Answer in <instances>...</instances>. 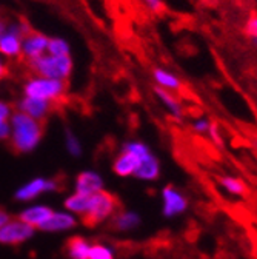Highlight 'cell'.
I'll list each match as a JSON object with an SVG mask.
<instances>
[{"label":"cell","mask_w":257,"mask_h":259,"mask_svg":"<svg viewBox=\"0 0 257 259\" xmlns=\"http://www.w3.org/2000/svg\"><path fill=\"white\" fill-rule=\"evenodd\" d=\"M139 162L140 159L133 151L123 148L122 153L116 157L113 168L119 176H130V175H134V171L137 170Z\"/></svg>","instance_id":"11"},{"label":"cell","mask_w":257,"mask_h":259,"mask_svg":"<svg viewBox=\"0 0 257 259\" xmlns=\"http://www.w3.org/2000/svg\"><path fill=\"white\" fill-rule=\"evenodd\" d=\"M63 184H65V179H63L62 176H56L53 179L39 178V179L28 182L22 188H19L16 191V199H19V201H31V199H34L36 196H39V194H42V193L62 190L63 187H65Z\"/></svg>","instance_id":"7"},{"label":"cell","mask_w":257,"mask_h":259,"mask_svg":"<svg viewBox=\"0 0 257 259\" xmlns=\"http://www.w3.org/2000/svg\"><path fill=\"white\" fill-rule=\"evenodd\" d=\"M8 74V65H7V60L0 56V80H2L5 76Z\"/></svg>","instance_id":"29"},{"label":"cell","mask_w":257,"mask_h":259,"mask_svg":"<svg viewBox=\"0 0 257 259\" xmlns=\"http://www.w3.org/2000/svg\"><path fill=\"white\" fill-rule=\"evenodd\" d=\"M11 218H10V214L5 211V210H2V208H0V227H2V225H5L8 221H10Z\"/></svg>","instance_id":"30"},{"label":"cell","mask_w":257,"mask_h":259,"mask_svg":"<svg viewBox=\"0 0 257 259\" xmlns=\"http://www.w3.org/2000/svg\"><path fill=\"white\" fill-rule=\"evenodd\" d=\"M14 113V108L10 102L0 99V141H8L11 133V116Z\"/></svg>","instance_id":"19"},{"label":"cell","mask_w":257,"mask_h":259,"mask_svg":"<svg viewBox=\"0 0 257 259\" xmlns=\"http://www.w3.org/2000/svg\"><path fill=\"white\" fill-rule=\"evenodd\" d=\"M31 28L20 20H4L0 26V56L7 62L22 59L23 37Z\"/></svg>","instance_id":"5"},{"label":"cell","mask_w":257,"mask_h":259,"mask_svg":"<svg viewBox=\"0 0 257 259\" xmlns=\"http://www.w3.org/2000/svg\"><path fill=\"white\" fill-rule=\"evenodd\" d=\"M76 219L67 213H53L39 229L43 232H60V230H70L76 227Z\"/></svg>","instance_id":"14"},{"label":"cell","mask_w":257,"mask_h":259,"mask_svg":"<svg viewBox=\"0 0 257 259\" xmlns=\"http://www.w3.org/2000/svg\"><path fill=\"white\" fill-rule=\"evenodd\" d=\"M154 93H156V96L159 97V99L164 102V105L170 110V113L174 117H180L183 114L182 105H180L177 97L174 96V93H170V91L162 90V88H159V87H154Z\"/></svg>","instance_id":"20"},{"label":"cell","mask_w":257,"mask_h":259,"mask_svg":"<svg viewBox=\"0 0 257 259\" xmlns=\"http://www.w3.org/2000/svg\"><path fill=\"white\" fill-rule=\"evenodd\" d=\"M2 23H4V17H2V14H0V26H2Z\"/></svg>","instance_id":"31"},{"label":"cell","mask_w":257,"mask_h":259,"mask_svg":"<svg viewBox=\"0 0 257 259\" xmlns=\"http://www.w3.org/2000/svg\"><path fill=\"white\" fill-rule=\"evenodd\" d=\"M139 216L131 211H119L111 218V229L114 232H128L139 225Z\"/></svg>","instance_id":"16"},{"label":"cell","mask_w":257,"mask_h":259,"mask_svg":"<svg viewBox=\"0 0 257 259\" xmlns=\"http://www.w3.org/2000/svg\"><path fill=\"white\" fill-rule=\"evenodd\" d=\"M67 148H68L70 153L74 154V156H79L80 151H82V147H80V144H79V139L70 132V130L67 132Z\"/></svg>","instance_id":"25"},{"label":"cell","mask_w":257,"mask_h":259,"mask_svg":"<svg viewBox=\"0 0 257 259\" xmlns=\"http://www.w3.org/2000/svg\"><path fill=\"white\" fill-rule=\"evenodd\" d=\"M126 150L133 151L139 159V167L134 171V175L140 179H146V181H152L159 176V162L157 159L152 156V153L149 151V148L146 145H143L142 142L133 141V142H126L125 147Z\"/></svg>","instance_id":"6"},{"label":"cell","mask_w":257,"mask_h":259,"mask_svg":"<svg viewBox=\"0 0 257 259\" xmlns=\"http://www.w3.org/2000/svg\"><path fill=\"white\" fill-rule=\"evenodd\" d=\"M56 108V104L48 102V101H42V99H34V97H26L22 96L20 99L16 104V110L33 117L36 120L43 122Z\"/></svg>","instance_id":"10"},{"label":"cell","mask_w":257,"mask_h":259,"mask_svg":"<svg viewBox=\"0 0 257 259\" xmlns=\"http://www.w3.org/2000/svg\"><path fill=\"white\" fill-rule=\"evenodd\" d=\"M186 208V199L182 194L173 188L165 187L164 190V213L165 216H174L177 213H182Z\"/></svg>","instance_id":"13"},{"label":"cell","mask_w":257,"mask_h":259,"mask_svg":"<svg viewBox=\"0 0 257 259\" xmlns=\"http://www.w3.org/2000/svg\"><path fill=\"white\" fill-rule=\"evenodd\" d=\"M26 67L34 76L68 82L74 71V60L73 56H54L46 53L34 60L26 62Z\"/></svg>","instance_id":"2"},{"label":"cell","mask_w":257,"mask_h":259,"mask_svg":"<svg viewBox=\"0 0 257 259\" xmlns=\"http://www.w3.org/2000/svg\"><path fill=\"white\" fill-rule=\"evenodd\" d=\"M88 259H114L113 251L102 244H94L89 248V257Z\"/></svg>","instance_id":"23"},{"label":"cell","mask_w":257,"mask_h":259,"mask_svg":"<svg viewBox=\"0 0 257 259\" xmlns=\"http://www.w3.org/2000/svg\"><path fill=\"white\" fill-rule=\"evenodd\" d=\"M89 201H91V194H80V193H76L73 194L71 198H68L65 201V207L80 216H83L89 207Z\"/></svg>","instance_id":"21"},{"label":"cell","mask_w":257,"mask_h":259,"mask_svg":"<svg viewBox=\"0 0 257 259\" xmlns=\"http://www.w3.org/2000/svg\"><path fill=\"white\" fill-rule=\"evenodd\" d=\"M34 235V227L25 224L23 221L10 219L5 225L0 227V242L7 245H19Z\"/></svg>","instance_id":"8"},{"label":"cell","mask_w":257,"mask_h":259,"mask_svg":"<svg viewBox=\"0 0 257 259\" xmlns=\"http://www.w3.org/2000/svg\"><path fill=\"white\" fill-rule=\"evenodd\" d=\"M48 42H49V36L39 31L29 29L28 34L23 37V44H22V59L25 60V63L46 54Z\"/></svg>","instance_id":"9"},{"label":"cell","mask_w":257,"mask_h":259,"mask_svg":"<svg viewBox=\"0 0 257 259\" xmlns=\"http://www.w3.org/2000/svg\"><path fill=\"white\" fill-rule=\"evenodd\" d=\"M210 122H207V120H197L196 123H194V128L197 130V132H200V133H205V132H208L210 130Z\"/></svg>","instance_id":"28"},{"label":"cell","mask_w":257,"mask_h":259,"mask_svg":"<svg viewBox=\"0 0 257 259\" xmlns=\"http://www.w3.org/2000/svg\"><path fill=\"white\" fill-rule=\"evenodd\" d=\"M102 178L91 171H83L77 176L76 181V190L80 194H94L102 190Z\"/></svg>","instance_id":"15"},{"label":"cell","mask_w":257,"mask_h":259,"mask_svg":"<svg viewBox=\"0 0 257 259\" xmlns=\"http://www.w3.org/2000/svg\"><path fill=\"white\" fill-rule=\"evenodd\" d=\"M152 79L156 82V87L167 90L170 93H177L182 90L180 79L173 71H170L164 67H157L152 70Z\"/></svg>","instance_id":"12"},{"label":"cell","mask_w":257,"mask_h":259,"mask_svg":"<svg viewBox=\"0 0 257 259\" xmlns=\"http://www.w3.org/2000/svg\"><path fill=\"white\" fill-rule=\"evenodd\" d=\"M46 53L54 56H71V45L65 37H49Z\"/></svg>","instance_id":"22"},{"label":"cell","mask_w":257,"mask_h":259,"mask_svg":"<svg viewBox=\"0 0 257 259\" xmlns=\"http://www.w3.org/2000/svg\"><path fill=\"white\" fill-rule=\"evenodd\" d=\"M122 210V204L116 194L110 191H97L91 194V201L86 213L82 218V222L86 227H95L105 222L108 218H113Z\"/></svg>","instance_id":"4"},{"label":"cell","mask_w":257,"mask_h":259,"mask_svg":"<svg viewBox=\"0 0 257 259\" xmlns=\"http://www.w3.org/2000/svg\"><path fill=\"white\" fill-rule=\"evenodd\" d=\"M51 214H53V210L48 208V207H33V208L25 210V211L19 216V219L23 221L25 224L31 225V227H37V229H39V227H40Z\"/></svg>","instance_id":"18"},{"label":"cell","mask_w":257,"mask_h":259,"mask_svg":"<svg viewBox=\"0 0 257 259\" xmlns=\"http://www.w3.org/2000/svg\"><path fill=\"white\" fill-rule=\"evenodd\" d=\"M142 4L146 7L148 11H151L154 14H160V13H164V10H165L164 0H142Z\"/></svg>","instance_id":"26"},{"label":"cell","mask_w":257,"mask_h":259,"mask_svg":"<svg viewBox=\"0 0 257 259\" xmlns=\"http://www.w3.org/2000/svg\"><path fill=\"white\" fill-rule=\"evenodd\" d=\"M246 32L251 39H254L257 42V16L255 14H252L249 17V20L246 23Z\"/></svg>","instance_id":"27"},{"label":"cell","mask_w":257,"mask_h":259,"mask_svg":"<svg viewBox=\"0 0 257 259\" xmlns=\"http://www.w3.org/2000/svg\"><path fill=\"white\" fill-rule=\"evenodd\" d=\"M89 248H91V244L85 238H80V236H73L65 244V250L71 259H88Z\"/></svg>","instance_id":"17"},{"label":"cell","mask_w":257,"mask_h":259,"mask_svg":"<svg viewBox=\"0 0 257 259\" xmlns=\"http://www.w3.org/2000/svg\"><path fill=\"white\" fill-rule=\"evenodd\" d=\"M11 133L10 145L14 153H28L33 151L43 136V122L36 120L20 111H14L10 120Z\"/></svg>","instance_id":"1"},{"label":"cell","mask_w":257,"mask_h":259,"mask_svg":"<svg viewBox=\"0 0 257 259\" xmlns=\"http://www.w3.org/2000/svg\"><path fill=\"white\" fill-rule=\"evenodd\" d=\"M222 185L227 188L230 193H233V194H243L246 191L243 182L239 181V179H234V178H223L222 179Z\"/></svg>","instance_id":"24"},{"label":"cell","mask_w":257,"mask_h":259,"mask_svg":"<svg viewBox=\"0 0 257 259\" xmlns=\"http://www.w3.org/2000/svg\"><path fill=\"white\" fill-rule=\"evenodd\" d=\"M23 96L59 104L68 91V82L31 74L22 87Z\"/></svg>","instance_id":"3"}]
</instances>
